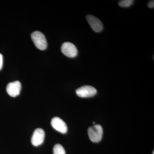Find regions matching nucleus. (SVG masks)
<instances>
[{"instance_id": "nucleus-5", "label": "nucleus", "mask_w": 154, "mask_h": 154, "mask_svg": "<svg viewBox=\"0 0 154 154\" xmlns=\"http://www.w3.org/2000/svg\"><path fill=\"white\" fill-rule=\"evenodd\" d=\"M86 19L91 28L95 32L99 33L103 30V24L98 18L93 15H88L86 17Z\"/></svg>"}, {"instance_id": "nucleus-9", "label": "nucleus", "mask_w": 154, "mask_h": 154, "mask_svg": "<svg viewBox=\"0 0 154 154\" xmlns=\"http://www.w3.org/2000/svg\"><path fill=\"white\" fill-rule=\"evenodd\" d=\"M53 154H66V153L63 147L60 144H57L54 147Z\"/></svg>"}, {"instance_id": "nucleus-11", "label": "nucleus", "mask_w": 154, "mask_h": 154, "mask_svg": "<svg viewBox=\"0 0 154 154\" xmlns=\"http://www.w3.org/2000/svg\"><path fill=\"white\" fill-rule=\"evenodd\" d=\"M148 7L150 8H153L154 7V1H151L149 2L148 4Z\"/></svg>"}, {"instance_id": "nucleus-6", "label": "nucleus", "mask_w": 154, "mask_h": 154, "mask_svg": "<svg viewBox=\"0 0 154 154\" xmlns=\"http://www.w3.org/2000/svg\"><path fill=\"white\" fill-rule=\"evenodd\" d=\"M45 137V133L42 128L35 130L31 137V143L35 146H40L43 143Z\"/></svg>"}, {"instance_id": "nucleus-12", "label": "nucleus", "mask_w": 154, "mask_h": 154, "mask_svg": "<svg viewBox=\"0 0 154 154\" xmlns=\"http://www.w3.org/2000/svg\"><path fill=\"white\" fill-rule=\"evenodd\" d=\"M3 64V56L1 54H0V70L2 69Z\"/></svg>"}, {"instance_id": "nucleus-4", "label": "nucleus", "mask_w": 154, "mask_h": 154, "mask_svg": "<svg viewBox=\"0 0 154 154\" xmlns=\"http://www.w3.org/2000/svg\"><path fill=\"white\" fill-rule=\"evenodd\" d=\"M61 50L63 54L67 57H75L78 54L77 48L75 45L71 42H64L61 47Z\"/></svg>"}, {"instance_id": "nucleus-10", "label": "nucleus", "mask_w": 154, "mask_h": 154, "mask_svg": "<svg viewBox=\"0 0 154 154\" xmlns=\"http://www.w3.org/2000/svg\"><path fill=\"white\" fill-rule=\"evenodd\" d=\"M134 1L133 0H122L119 2V5L122 8H128L132 5Z\"/></svg>"}, {"instance_id": "nucleus-14", "label": "nucleus", "mask_w": 154, "mask_h": 154, "mask_svg": "<svg viewBox=\"0 0 154 154\" xmlns=\"http://www.w3.org/2000/svg\"><path fill=\"white\" fill-rule=\"evenodd\" d=\"M153 154H154V151H153Z\"/></svg>"}, {"instance_id": "nucleus-1", "label": "nucleus", "mask_w": 154, "mask_h": 154, "mask_svg": "<svg viewBox=\"0 0 154 154\" xmlns=\"http://www.w3.org/2000/svg\"><path fill=\"white\" fill-rule=\"evenodd\" d=\"M31 37L35 46L38 49L44 50L47 48V40L44 34L41 32L34 31L31 34Z\"/></svg>"}, {"instance_id": "nucleus-7", "label": "nucleus", "mask_w": 154, "mask_h": 154, "mask_svg": "<svg viewBox=\"0 0 154 154\" xmlns=\"http://www.w3.org/2000/svg\"><path fill=\"white\" fill-rule=\"evenodd\" d=\"M51 125L54 129L61 133L65 134L67 131L66 123L59 117H55L51 119Z\"/></svg>"}, {"instance_id": "nucleus-3", "label": "nucleus", "mask_w": 154, "mask_h": 154, "mask_svg": "<svg viewBox=\"0 0 154 154\" xmlns=\"http://www.w3.org/2000/svg\"><path fill=\"white\" fill-rule=\"evenodd\" d=\"M96 88L92 86L85 85L80 87L76 91L77 96L81 98H89L93 97L97 94Z\"/></svg>"}, {"instance_id": "nucleus-8", "label": "nucleus", "mask_w": 154, "mask_h": 154, "mask_svg": "<svg viewBox=\"0 0 154 154\" xmlns=\"http://www.w3.org/2000/svg\"><path fill=\"white\" fill-rule=\"evenodd\" d=\"M21 90V84L19 81H15L9 83L6 88L8 94L13 97H16L19 95Z\"/></svg>"}, {"instance_id": "nucleus-13", "label": "nucleus", "mask_w": 154, "mask_h": 154, "mask_svg": "<svg viewBox=\"0 0 154 154\" xmlns=\"http://www.w3.org/2000/svg\"><path fill=\"white\" fill-rule=\"evenodd\" d=\"M93 124L95 125V122H93Z\"/></svg>"}, {"instance_id": "nucleus-2", "label": "nucleus", "mask_w": 154, "mask_h": 154, "mask_svg": "<svg viewBox=\"0 0 154 154\" xmlns=\"http://www.w3.org/2000/svg\"><path fill=\"white\" fill-rule=\"evenodd\" d=\"M103 133V128L100 125H95L88 129V136L93 142L98 143L102 140Z\"/></svg>"}]
</instances>
